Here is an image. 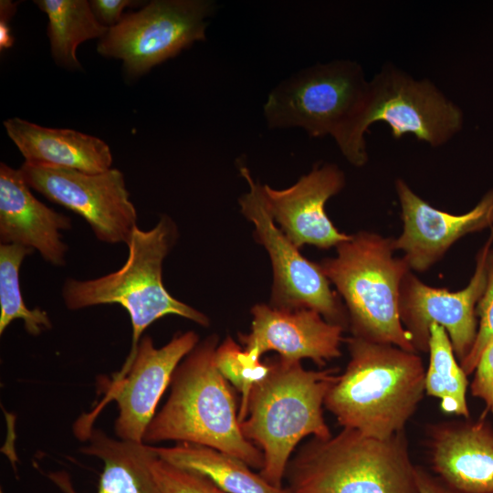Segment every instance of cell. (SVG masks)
<instances>
[{"label": "cell", "instance_id": "ac0fdd59", "mask_svg": "<svg viewBox=\"0 0 493 493\" xmlns=\"http://www.w3.org/2000/svg\"><path fill=\"white\" fill-rule=\"evenodd\" d=\"M428 452L434 471L463 493H493V427L482 418L431 427Z\"/></svg>", "mask_w": 493, "mask_h": 493}, {"label": "cell", "instance_id": "6da1fadb", "mask_svg": "<svg viewBox=\"0 0 493 493\" xmlns=\"http://www.w3.org/2000/svg\"><path fill=\"white\" fill-rule=\"evenodd\" d=\"M266 363V374L239 405L238 419L243 435L263 453L259 474L280 488L297 445L309 435L331 436L323 406L338 373L334 368L306 370L299 361L279 356Z\"/></svg>", "mask_w": 493, "mask_h": 493}, {"label": "cell", "instance_id": "d6986e66", "mask_svg": "<svg viewBox=\"0 0 493 493\" xmlns=\"http://www.w3.org/2000/svg\"><path fill=\"white\" fill-rule=\"evenodd\" d=\"M4 127L26 163L89 173L111 168L110 149L98 137L70 129L47 128L20 118L5 121Z\"/></svg>", "mask_w": 493, "mask_h": 493}, {"label": "cell", "instance_id": "603a6c76", "mask_svg": "<svg viewBox=\"0 0 493 493\" xmlns=\"http://www.w3.org/2000/svg\"><path fill=\"white\" fill-rule=\"evenodd\" d=\"M428 351L430 358L425 372V393L440 399L444 412L467 418V375L456 362L447 332L435 323L430 327Z\"/></svg>", "mask_w": 493, "mask_h": 493}, {"label": "cell", "instance_id": "9c48e42d", "mask_svg": "<svg viewBox=\"0 0 493 493\" xmlns=\"http://www.w3.org/2000/svg\"><path fill=\"white\" fill-rule=\"evenodd\" d=\"M385 122L392 136L414 135L433 147L448 142L463 126L461 109L428 79H415L392 65L370 80L365 110L357 135L366 143L369 127Z\"/></svg>", "mask_w": 493, "mask_h": 493}, {"label": "cell", "instance_id": "4dcf8cb0", "mask_svg": "<svg viewBox=\"0 0 493 493\" xmlns=\"http://www.w3.org/2000/svg\"><path fill=\"white\" fill-rule=\"evenodd\" d=\"M415 476L419 493H463L421 467H416Z\"/></svg>", "mask_w": 493, "mask_h": 493}, {"label": "cell", "instance_id": "5b68a950", "mask_svg": "<svg viewBox=\"0 0 493 493\" xmlns=\"http://www.w3.org/2000/svg\"><path fill=\"white\" fill-rule=\"evenodd\" d=\"M370 80L356 61L317 63L284 79L267 95L263 115L269 129L300 128L312 138L330 136L352 165L368 161L357 136Z\"/></svg>", "mask_w": 493, "mask_h": 493}, {"label": "cell", "instance_id": "44dd1931", "mask_svg": "<svg viewBox=\"0 0 493 493\" xmlns=\"http://www.w3.org/2000/svg\"><path fill=\"white\" fill-rule=\"evenodd\" d=\"M159 458L208 478L226 493H291L275 487L241 459L220 450L191 443L155 446Z\"/></svg>", "mask_w": 493, "mask_h": 493}, {"label": "cell", "instance_id": "52a82bcc", "mask_svg": "<svg viewBox=\"0 0 493 493\" xmlns=\"http://www.w3.org/2000/svg\"><path fill=\"white\" fill-rule=\"evenodd\" d=\"M393 239L362 231L338 245L337 255L319 264L345 301L353 336L416 352L399 316V293L411 270L393 257Z\"/></svg>", "mask_w": 493, "mask_h": 493}, {"label": "cell", "instance_id": "7a4b0ae2", "mask_svg": "<svg viewBox=\"0 0 493 493\" xmlns=\"http://www.w3.org/2000/svg\"><path fill=\"white\" fill-rule=\"evenodd\" d=\"M350 360L324 407L342 428L387 439L403 432L425 393L426 370L416 352L351 336Z\"/></svg>", "mask_w": 493, "mask_h": 493}, {"label": "cell", "instance_id": "e0dca14e", "mask_svg": "<svg viewBox=\"0 0 493 493\" xmlns=\"http://www.w3.org/2000/svg\"><path fill=\"white\" fill-rule=\"evenodd\" d=\"M71 228V219L35 197L20 170L0 164V241L37 251L53 266L66 263L68 245L61 230Z\"/></svg>", "mask_w": 493, "mask_h": 493}, {"label": "cell", "instance_id": "7402d4cb", "mask_svg": "<svg viewBox=\"0 0 493 493\" xmlns=\"http://www.w3.org/2000/svg\"><path fill=\"white\" fill-rule=\"evenodd\" d=\"M48 19L47 35L55 62L68 69L81 68L78 46L101 38L109 27L100 24L87 0H35Z\"/></svg>", "mask_w": 493, "mask_h": 493}, {"label": "cell", "instance_id": "cb8c5ba5", "mask_svg": "<svg viewBox=\"0 0 493 493\" xmlns=\"http://www.w3.org/2000/svg\"><path fill=\"white\" fill-rule=\"evenodd\" d=\"M31 248L14 244L0 245V334L16 320H21L26 331L38 336L52 328L48 314L39 309H28L20 288V267Z\"/></svg>", "mask_w": 493, "mask_h": 493}, {"label": "cell", "instance_id": "d4e9b609", "mask_svg": "<svg viewBox=\"0 0 493 493\" xmlns=\"http://www.w3.org/2000/svg\"><path fill=\"white\" fill-rule=\"evenodd\" d=\"M215 363L223 376L240 393V404L246 401L253 384L267 371L266 362L250 363L246 358L243 347L230 337L218 345Z\"/></svg>", "mask_w": 493, "mask_h": 493}, {"label": "cell", "instance_id": "ffe728a7", "mask_svg": "<svg viewBox=\"0 0 493 493\" xmlns=\"http://www.w3.org/2000/svg\"><path fill=\"white\" fill-rule=\"evenodd\" d=\"M86 441L80 452L103 462L97 493H160L152 469L158 457L154 446L113 438L94 426ZM47 477L61 493H79L68 472H50Z\"/></svg>", "mask_w": 493, "mask_h": 493}, {"label": "cell", "instance_id": "30bf717a", "mask_svg": "<svg viewBox=\"0 0 493 493\" xmlns=\"http://www.w3.org/2000/svg\"><path fill=\"white\" fill-rule=\"evenodd\" d=\"M249 189L239 198L242 214L253 223L258 242L267 251L273 268L270 306L279 309H309L327 321L349 324L348 313L319 264L305 258L275 225L264 196L263 185L246 166L239 169Z\"/></svg>", "mask_w": 493, "mask_h": 493}, {"label": "cell", "instance_id": "5bb4252c", "mask_svg": "<svg viewBox=\"0 0 493 493\" xmlns=\"http://www.w3.org/2000/svg\"><path fill=\"white\" fill-rule=\"evenodd\" d=\"M251 313L250 331L238 336L250 363L260 362L261 356L270 351L290 361L309 359L320 367L341 355L344 328L313 309L257 304Z\"/></svg>", "mask_w": 493, "mask_h": 493}, {"label": "cell", "instance_id": "2e32d148", "mask_svg": "<svg viewBox=\"0 0 493 493\" xmlns=\"http://www.w3.org/2000/svg\"><path fill=\"white\" fill-rule=\"evenodd\" d=\"M344 184L342 171L335 164L324 163L315 165L288 188L278 190L265 184L263 192L273 220L295 246L330 248L351 238L333 226L325 212L327 201Z\"/></svg>", "mask_w": 493, "mask_h": 493}, {"label": "cell", "instance_id": "8fae6325", "mask_svg": "<svg viewBox=\"0 0 493 493\" xmlns=\"http://www.w3.org/2000/svg\"><path fill=\"white\" fill-rule=\"evenodd\" d=\"M198 342L199 337L193 330L174 334L160 348L154 346L151 336L143 335L126 375L117 382L105 380L102 400L76 422V436L86 441L95 418L113 400L119 410L114 423L118 438L143 442L145 431L174 370Z\"/></svg>", "mask_w": 493, "mask_h": 493}, {"label": "cell", "instance_id": "7c38bea8", "mask_svg": "<svg viewBox=\"0 0 493 493\" xmlns=\"http://www.w3.org/2000/svg\"><path fill=\"white\" fill-rule=\"evenodd\" d=\"M19 170L31 189L81 216L98 240L128 245L137 227V212L120 170L89 173L26 163Z\"/></svg>", "mask_w": 493, "mask_h": 493}, {"label": "cell", "instance_id": "83f0119b", "mask_svg": "<svg viewBox=\"0 0 493 493\" xmlns=\"http://www.w3.org/2000/svg\"><path fill=\"white\" fill-rule=\"evenodd\" d=\"M470 390L473 396L485 403L486 410L493 413V341L479 358Z\"/></svg>", "mask_w": 493, "mask_h": 493}, {"label": "cell", "instance_id": "8992f818", "mask_svg": "<svg viewBox=\"0 0 493 493\" xmlns=\"http://www.w3.org/2000/svg\"><path fill=\"white\" fill-rule=\"evenodd\" d=\"M415 472L404 431L378 439L342 428L304 444L285 478L291 493H419Z\"/></svg>", "mask_w": 493, "mask_h": 493}, {"label": "cell", "instance_id": "9a60e30c", "mask_svg": "<svg viewBox=\"0 0 493 493\" xmlns=\"http://www.w3.org/2000/svg\"><path fill=\"white\" fill-rule=\"evenodd\" d=\"M395 189L404 228L393 245L394 250L403 251L410 269H428L456 240L493 224V190L471 211L452 215L430 205L402 179L396 180Z\"/></svg>", "mask_w": 493, "mask_h": 493}, {"label": "cell", "instance_id": "f1b7e54d", "mask_svg": "<svg viewBox=\"0 0 493 493\" xmlns=\"http://www.w3.org/2000/svg\"><path fill=\"white\" fill-rule=\"evenodd\" d=\"M132 0H91L89 5L98 21L107 27L118 24L123 16V10L136 5Z\"/></svg>", "mask_w": 493, "mask_h": 493}, {"label": "cell", "instance_id": "484cf974", "mask_svg": "<svg viewBox=\"0 0 493 493\" xmlns=\"http://www.w3.org/2000/svg\"><path fill=\"white\" fill-rule=\"evenodd\" d=\"M479 324L473 347L460 366L467 375L471 374L484 350L493 341V250L487 259V285L477 306Z\"/></svg>", "mask_w": 493, "mask_h": 493}, {"label": "cell", "instance_id": "4fadbf2b", "mask_svg": "<svg viewBox=\"0 0 493 493\" xmlns=\"http://www.w3.org/2000/svg\"><path fill=\"white\" fill-rule=\"evenodd\" d=\"M493 242V229L477 257L468 285L458 291L433 288L411 270L404 277L399 293V316L414 349L428 351L430 327L435 323L448 334L455 355L462 362L471 351L477 333V306L487 285V259Z\"/></svg>", "mask_w": 493, "mask_h": 493}, {"label": "cell", "instance_id": "ba28073f", "mask_svg": "<svg viewBox=\"0 0 493 493\" xmlns=\"http://www.w3.org/2000/svg\"><path fill=\"white\" fill-rule=\"evenodd\" d=\"M216 10L211 0H154L124 14L100 39V55L121 59L129 77H139L206 39L208 18Z\"/></svg>", "mask_w": 493, "mask_h": 493}, {"label": "cell", "instance_id": "3957f363", "mask_svg": "<svg viewBox=\"0 0 493 493\" xmlns=\"http://www.w3.org/2000/svg\"><path fill=\"white\" fill-rule=\"evenodd\" d=\"M218 337L199 341L173 372L170 394L149 424L143 443L175 441L209 446L261 470L264 456L239 426L235 388L215 363Z\"/></svg>", "mask_w": 493, "mask_h": 493}, {"label": "cell", "instance_id": "1f68e13d", "mask_svg": "<svg viewBox=\"0 0 493 493\" xmlns=\"http://www.w3.org/2000/svg\"><path fill=\"white\" fill-rule=\"evenodd\" d=\"M0 493H5L2 489L0 490Z\"/></svg>", "mask_w": 493, "mask_h": 493}, {"label": "cell", "instance_id": "f546056e", "mask_svg": "<svg viewBox=\"0 0 493 493\" xmlns=\"http://www.w3.org/2000/svg\"><path fill=\"white\" fill-rule=\"evenodd\" d=\"M17 2L1 0L0 2V50L9 48L13 46L15 38L12 35L9 21L15 15Z\"/></svg>", "mask_w": 493, "mask_h": 493}, {"label": "cell", "instance_id": "4316f807", "mask_svg": "<svg viewBox=\"0 0 493 493\" xmlns=\"http://www.w3.org/2000/svg\"><path fill=\"white\" fill-rule=\"evenodd\" d=\"M160 493H226L205 477L157 457L152 466Z\"/></svg>", "mask_w": 493, "mask_h": 493}, {"label": "cell", "instance_id": "277c9868", "mask_svg": "<svg viewBox=\"0 0 493 493\" xmlns=\"http://www.w3.org/2000/svg\"><path fill=\"white\" fill-rule=\"evenodd\" d=\"M176 239V226L169 216L163 215L150 230L135 228L127 245L128 258L121 268L93 279L67 278L63 284L62 299L70 310L119 304L130 316L131 350L111 382L126 375L144 330L157 320L176 315L203 327L210 324L206 315L173 298L163 285V264Z\"/></svg>", "mask_w": 493, "mask_h": 493}]
</instances>
